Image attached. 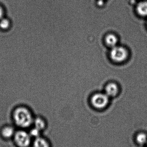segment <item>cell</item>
Masks as SVG:
<instances>
[{
  "instance_id": "ba28073f",
  "label": "cell",
  "mask_w": 147,
  "mask_h": 147,
  "mask_svg": "<svg viewBox=\"0 0 147 147\" xmlns=\"http://www.w3.org/2000/svg\"><path fill=\"white\" fill-rule=\"evenodd\" d=\"M33 147H50V145L46 139L39 136L35 138L33 142Z\"/></svg>"
},
{
  "instance_id": "30bf717a",
  "label": "cell",
  "mask_w": 147,
  "mask_h": 147,
  "mask_svg": "<svg viewBox=\"0 0 147 147\" xmlns=\"http://www.w3.org/2000/svg\"><path fill=\"white\" fill-rule=\"evenodd\" d=\"M33 124L34 125V127L40 131L44 129L45 127V122L41 117H37L34 118Z\"/></svg>"
},
{
  "instance_id": "7a4b0ae2",
  "label": "cell",
  "mask_w": 147,
  "mask_h": 147,
  "mask_svg": "<svg viewBox=\"0 0 147 147\" xmlns=\"http://www.w3.org/2000/svg\"><path fill=\"white\" fill-rule=\"evenodd\" d=\"M129 52L125 47L117 45L111 48L110 57L111 60L116 63H122L127 60Z\"/></svg>"
},
{
  "instance_id": "52a82bcc",
  "label": "cell",
  "mask_w": 147,
  "mask_h": 147,
  "mask_svg": "<svg viewBox=\"0 0 147 147\" xmlns=\"http://www.w3.org/2000/svg\"><path fill=\"white\" fill-rule=\"evenodd\" d=\"M15 133L14 129L11 126H6L1 130L2 135L6 139H9L14 137Z\"/></svg>"
},
{
  "instance_id": "8fae6325",
  "label": "cell",
  "mask_w": 147,
  "mask_h": 147,
  "mask_svg": "<svg viewBox=\"0 0 147 147\" xmlns=\"http://www.w3.org/2000/svg\"><path fill=\"white\" fill-rule=\"evenodd\" d=\"M10 27V22L8 19L3 18L0 20V28L3 30H7Z\"/></svg>"
},
{
  "instance_id": "8992f818",
  "label": "cell",
  "mask_w": 147,
  "mask_h": 147,
  "mask_svg": "<svg viewBox=\"0 0 147 147\" xmlns=\"http://www.w3.org/2000/svg\"><path fill=\"white\" fill-rule=\"evenodd\" d=\"M105 42L108 46L113 48L117 45L118 38L117 36L115 34H109L106 35L105 37Z\"/></svg>"
},
{
  "instance_id": "7c38bea8",
  "label": "cell",
  "mask_w": 147,
  "mask_h": 147,
  "mask_svg": "<svg viewBox=\"0 0 147 147\" xmlns=\"http://www.w3.org/2000/svg\"><path fill=\"white\" fill-rule=\"evenodd\" d=\"M137 142L140 145H144L147 142V136L144 133H140L136 137Z\"/></svg>"
},
{
  "instance_id": "9c48e42d",
  "label": "cell",
  "mask_w": 147,
  "mask_h": 147,
  "mask_svg": "<svg viewBox=\"0 0 147 147\" xmlns=\"http://www.w3.org/2000/svg\"><path fill=\"white\" fill-rule=\"evenodd\" d=\"M137 10L140 15L147 16V1H144L140 3L137 7Z\"/></svg>"
},
{
  "instance_id": "277c9868",
  "label": "cell",
  "mask_w": 147,
  "mask_h": 147,
  "mask_svg": "<svg viewBox=\"0 0 147 147\" xmlns=\"http://www.w3.org/2000/svg\"><path fill=\"white\" fill-rule=\"evenodd\" d=\"M15 142L19 147H28L31 143V137L29 133L24 130L16 132L14 136Z\"/></svg>"
},
{
  "instance_id": "9a60e30c",
  "label": "cell",
  "mask_w": 147,
  "mask_h": 147,
  "mask_svg": "<svg viewBox=\"0 0 147 147\" xmlns=\"http://www.w3.org/2000/svg\"><path fill=\"white\" fill-rule=\"evenodd\" d=\"M98 4L99 6H102V5H103V1L102 0H100V1H98Z\"/></svg>"
},
{
  "instance_id": "3957f363",
  "label": "cell",
  "mask_w": 147,
  "mask_h": 147,
  "mask_svg": "<svg viewBox=\"0 0 147 147\" xmlns=\"http://www.w3.org/2000/svg\"><path fill=\"white\" fill-rule=\"evenodd\" d=\"M91 102L94 108L98 109H104L108 104L109 97L105 93L97 92L93 94Z\"/></svg>"
},
{
  "instance_id": "5bb4252c",
  "label": "cell",
  "mask_w": 147,
  "mask_h": 147,
  "mask_svg": "<svg viewBox=\"0 0 147 147\" xmlns=\"http://www.w3.org/2000/svg\"><path fill=\"white\" fill-rule=\"evenodd\" d=\"M3 11L1 7H0V20L3 18Z\"/></svg>"
},
{
  "instance_id": "6da1fadb",
  "label": "cell",
  "mask_w": 147,
  "mask_h": 147,
  "mask_svg": "<svg viewBox=\"0 0 147 147\" xmlns=\"http://www.w3.org/2000/svg\"><path fill=\"white\" fill-rule=\"evenodd\" d=\"M13 117L15 123L22 128L30 127L33 124L34 119L30 110L23 106L16 108L13 112Z\"/></svg>"
},
{
  "instance_id": "4fadbf2b",
  "label": "cell",
  "mask_w": 147,
  "mask_h": 147,
  "mask_svg": "<svg viewBox=\"0 0 147 147\" xmlns=\"http://www.w3.org/2000/svg\"><path fill=\"white\" fill-rule=\"evenodd\" d=\"M40 131L39 129L34 127L33 129H31V130H30V133L29 134L31 136V137H33L36 138L40 136Z\"/></svg>"
},
{
  "instance_id": "5b68a950",
  "label": "cell",
  "mask_w": 147,
  "mask_h": 147,
  "mask_svg": "<svg viewBox=\"0 0 147 147\" xmlns=\"http://www.w3.org/2000/svg\"><path fill=\"white\" fill-rule=\"evenodd\" d=\"M119 87L117 84L114 82L108 83L105 87V93L109 97H114L118 94Z\"/></svg>"
}]
</instances>
